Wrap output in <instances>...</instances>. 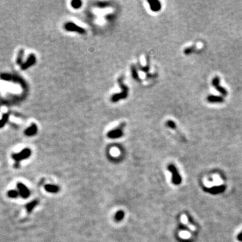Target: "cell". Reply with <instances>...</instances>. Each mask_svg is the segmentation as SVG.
<instances>
[{"mask_svg":"<svg viewBox=\"0 0 242 242\" xmlns=\"http://www.w3.org/2000/svg\"><path fill=\"white\" fill-rule=\"evenodd\" d=\"M118 82H119V85L121 86L122 89H123V92L121 93H117V94L112 95V101L114 102H117V101L121 100V99L126 98V97H127V95H128V93H129V91H128L129 88H127V86L123 83V78H119V80H118Z\"/></svg>","mask_w":242,"mask_h":242,"instance_id":"6da1fadb","label":"cell"},{"mask_svg":"<svg viewBox=\"0 0 242 242\" xmlns=\"http://www.w3.org/2000/svg\"><path fill=\"white\" fill-rule=\"evenodd\" d=\"M168 170L171 172L172 174V182H173V184L176 185L180 184L182 182V178L180 174H178V172L177 169L176 168V167L174 165H169Z\"/></svg>","mask_w":242,"mask_h":242,"instance_id":"7a4b0ae2","label":"cell"},{"mask_svg":"<svg viewBox=\"0 0 242 242\" xmlns=\"http://www.w3.org/2000/svg\"><path fill=\"white\" fill-rule=\"evenodd\" d=\"M125 123H122L121 125L119 127H117V128L114 129V130L110 131L109 133H108V137L109 138L111 139H116V138H119L123 136V131H122V129H123V127H125Z\"/></svg>","mask_w":242,"mask_h":242,"instance_id":"3957f363","label":"cell"},{"mask_svg":"<svg viewBox=\"0 0 242 242\" xmlns=\"http://www.w3.org/2000/svg\"><path fill=\"white\" fill-rule=\"evenodd\" d=\"M65 29L69 31H76L78 32V33L80 34H85L86 31L84 29H82V28L80 27V26H77L76 24H75L74 23H71V22H69V23H67L65 24Z\"/></svg>","mask_w":242,"mask_h":242,"instance_id":"277c9868","label":"cell"},{"mask_svg":"<svg viewBox=\"0 0 242 242\" xmlns=\"http://www.w3.org/2000/svg\"><path fill=\"white\" fill-rule=\"evenodd\" d=\"M30 155V149H24V151L20 152L18 154L13 155V158L15 159V161H16V162H19L20 161L22 160V159L29 157Z\"/></svg>","mask_w":242,"mask_h":242,"instance_id":"5b68a950","label":"cell"},{"mask_svg":"<svg viewBox=\"0 0 242 242\" xmlns=\"http://www.w3.org/2000/svg\"><path fill=\"white\" fill-rule=\"evenodd\" d=\"M204 190L206 192L211 193V194H219V193H222L224 192L225 190V186H214L210 188H204Z\"/></svg>","mask_w":242,"mask_h":242,"instance_id":"8992f818","label":"cell"},{"mask_svg":"<svg viewBox=\"0 0 242 242\" xmlns=\"http://www.w3.org/2000/svg\"><path fill=\"white\" fill-rule=\"evenodd\" d=\"M18 190H19V193L20 195H21L23 198H27V197L29 196L30 192L29 189L24 184H22V183L18 184Z\"/></svg>","mask_w":242,"mask_h":242,"instance_id":"52a82bcc","label":"cell"},{"mask_svg":"<svg viewBox=\"0 0 242 242\" xmlns=\"http://www.w3.org/2000/svg\"><path fill=\"white\" fill-rule=\"evenodd\" d=\"M148 3H149L150 8L153 12H158L159 10H160L161 6L159 1L152 0V1H148Z\"/></svg>","mask_w":242,"mask_h":242,"instance_id":"ba28073f","label":"cell"},{"mask_svg":"<svg viewBox=\"0 0 242 242\" xmlns=\"http://www.w3.org/2000/svg\"><path fill=\"white\" fill-rule=\"evenodd\" d=\"M45 190L48 192L56 193L59 191V188H58L57 186L48 184L45 186Z\"/></svg>","mask_w":242,"mask_h":242,"instance_id":"9c48e42d","label":"cell"},{"mask_svg":"<svg viewBox=\"0 0 242 242\" xmlns=\"http://www.w3.org/2000/svg\"><path fill=\"white\" fill-rule=\"evenodd\" d=\"M36 132V127L34 125L30 127V128L28 129V130L25 132V133L26 135H32L35 134Z\"/></svg>","mask_w":242,"mask_h":242,"instance_id":"30bf717a","label":"cell"},{"mask_svg":"<svg viewBox=\"0 0 242 242\" xmlns=\"http://www.w3.org/2000/svg\"><path fill=\"white\" fill-rule=\"evenodd\" d=\"M37 202H38V201H37V200H34V201L31 202L30 203H29V204H28V205L26 206V209H27L28 211L30 212L32 211V210L33 209V208L36 205Z\"/></svg>","mask_w":242,"mask_h":242,"instance_id":"8fae6325","label":"cell"},{"mask_svg":"<svg viewBox=\"0 0 242 242\" xmlns=\"http://www.w3.org/2000/svg\"><path fill=\"white\" fill-rule=\"evenodd\" d=\"M34 61H35V58H34V57L33 55L32 56H30V59H29V61H28L27 63H25V65H24V66L22 67V68H23V69H26V67H29V65H30L32 64V63H34Z\"/></svg>","mask_w":242,"mask_h":242,"instance_id":"7c38bea8","label":"cell"},{"mask_svg":"<svg viewBox=\"0 0 242 242\" xmlns=\"http://www.w3.org/2000/svg\"><path fill=\"white\" fill-rule=\"evenodd\" d=\"M82 1H73L72 2H71V5H72L73 7H74V8H80V7L82 6Z\"/></svg>","mask_w":242,"mask_h":242,"instance_id":"4fadbf2b","label":"cell"},{"mask_svg":"<svg viewBox=\"0 0 242 242\" xmlns=\"http://www.w3.org/2000/svg\"><path fill=\"white\" fill-rule=\"evenodd\" d=\"M8 196L10 198H16L18 196V192L16 190H10L8 192Z\"/></svg>","mask_w":242,"mask_h":242,"instance_id":"5bb4252c","label":"cell"},{"mask_svg":"<svg viewBox=\"0 0 242 242\" xmlns=\"http://www.w3.org/2000/svg\"><path fill=\"white\" fill-rule=\"evenodd\" d=\"M124 215H125V214H124L123 211H119L117 213H116V219L118 221L121 220V219L124 217Z\"/></svg>","mask_w":242,"mask_h":242,"instance_id":"9a60e30c","label":"cell"},{"mask_svg":"<svg viewBox=\"0 0 242 242\" xmlns=\"http://www.w3.org/2000/svg\"><path fill=\"white\" fill-rule=\"evenodd\" d=\"M208 100L211 102H215V101H220L222 100V99L221 97H215V96H209L208 97Z\"/></svg>","mask_w":242,"mask_h":242,"instance_id":"2e32d148","label":"cell"},{"mask_svg":"<svg viewBox=\"0 0 242 242\" xmlns=\"http://www.w3.org/2000/svg\"><path fill=\"white\" fill-rule=\"evenodd\" d=\"M167 125H168L169 127H171V128H173V129H174L176 127L175 123H174L173 121H169L168 123H167Z\"/></svg>","mask_w":242,"mask_h":242,"instance_id":"e0dca14e","label":"cell"},{"mask_svg":"<svg viewBox=\"0 0 242 242\" xmlns=\"http://www.w3.org/2000/svg\"><path fill=\"white\" fill-rule=\"evenodd\" d=\"M132 72H133V78H135V79L137 78V71L135 69V67H132Z\"/></svg>","mask_w":242,"mask_h":242,"instance_id":"ac0fdd59","label":"cell"},{"mask_svg":"<svg viewBox=\"0 0 242 242\" xmlns=\"http://www.w3.org/2000/svg\"><path fill=\"white\" fill-rule=\"evenodd\" d=\"M237 240L239 241H242V231L237 235Z\"/></svg>","mask_w":242,"mask_h":242,"instance_id":"d6986e66","label":"cell"}]
</instances>
